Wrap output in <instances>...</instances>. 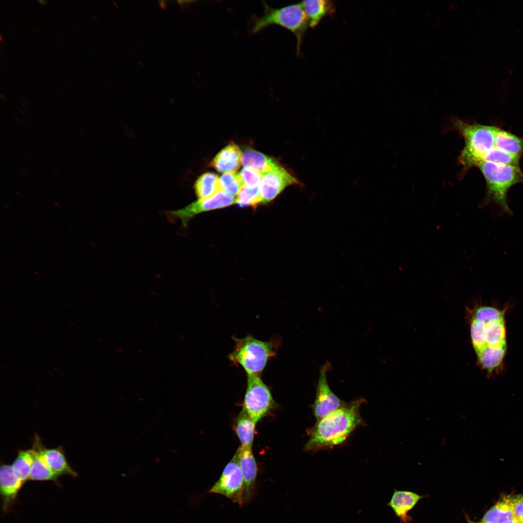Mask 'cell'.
Returning a JSON list of instances; mask_svg holds the SVG:
<instances>
[{"label":"cell","instance_id":"ba28073f","mask_svg":"<svg viewBox=\"0 0 523 523\" xmlns=\"http://www.w3.org/2000/svg\"><path fill=\"white\" fill-rule=\"evenodd\" d=\"M234 203L235 198L220 191L211 198L198 199L182 208L169 211L168 214L178 219L182 225L185 228L189 221L199 214L228 207Z\"/></svg>","mask_w":523,"mask_h":523},{"label":"cell","instance_id":"603a6c76","mask_svg":"<svg viewBox=\"0 0 523 523\" xmlns=\"http://www.w3.org/2000/svg\"><path fill=\"white\" fill-rule=\"evenodd\" d=\"M256 423L243 409L238 416L235 431L242 447L251 448L255 433Z\"/></svg>","mask_w":523,"mask_h":523},{"label":"cell","instance_id":"7402d4cb","mask_svg":"<svg viewBox=\"0 0 523 523\" xmlns=\"http://www.w3.org/2000/svg\"><path fill=\"white\" fill-rule=\"evenodd\" d=\"M194 188L199 199L211 198L221 191L220 178L213 172L205 173L197 179Z\"/></svg>","mask_w":523,"mask_h":523},{"label":"cell","instance_id":"5bb4252c","mask_svg":"<svg viewBox=\"0 0 523 523\" xmlns=\"http://www.w3.org/2000/svg\"><path fill=\"white\" fill-rule=\"evenodd\" d=\"M242 153L239 147L231 143L215 156L210 165L220 172H235L242 163Z\"/></svg>","mask_w":523,"mask_h":523},{"label":"cell","instance_id":"d6a6232c","mask_svg":"<svg viewBox=\"0 0 523 523\" xmlns=\"http://www.w3.org/2000/svg\"><path fill=\"white\" fill-rule=\"evenodd\" d=\"M38 2L40 4H43L44 5H46L47 3V1L46 0H38Z\"/></svg>","mask_w":523,"mask_h":523},{"label":"cell","instance_id":"d4e9b609","mask_svg":"<svg viewBox=\"0 0 523 523\" xmlns=\"http://www.w3.org/2000/svg\"><path fill=\"white\" fill-rule=\"evenodd\" d=\"M485 323L486 346H497L506 344L504 318Z\"/></svg>","mask_w":523,"mask_h":523},{"label":"cell","instance_id":"9a60e30c","mask_svg":"<svg viewBox=\"0 0 523 523\" xmlns=\"http://www.w3.org/2000/svg\"><path fill=\"white\" fill-rule=\"evenodd\" d=\"M423 497L416 493L407 491L395 490L387 505L394 510L396 515L404 523H409L411 519L408 513Z\"/></svg>","mask_w":523,"mask_h":523},{"label":"cell","instance_id":"83f0119b","mask_svg":"<svg viewBox=\"0 0 523 523\" xmlns=\"http://www.w3.org/2000/svg\"><path fill=\"white\" fill-rule=\"evenodd\" d=\"M485 324L483 322L472 319L470 335L473 346L476 354L486 346Z\"/></svg>","mask_w":523,"mask_h":523},{"label":"cell","instance_id":"52a82bcc","mask_svg":"<svg viewBox=\"0 0 523 523\" xmlns=\"http://www.w3.org/2000/svg\"><path fill=\"white\" fill-rule=\"evenodd\" d=\"M209 492L222 495L240 506L245 504L244 483L236 453Z\"/></svg>","mask_w":523,"mask_h":523},{"label":"cell","instance_id":"8fae6325","mask_svg":"<svg viewBox=\"0 0 523 523\" xmlns=\"http://www.w3.org/2000/svg\"><path fill=\"white\" fill-rule=\"evenodd\" d=\"M244 483L245 503L251 499L255 489L257 466L251 448L240 447L236 452Z\"/></svg>","mask_w":523,"mask_h":523},{"label":"cell","instance_id":"836d02e7","mask_svg":"<svg viewBox=\"0 0 523 523\" xmlns=\"http://www.w3.org/2000/svg\"><path fill=\"white\" fill-rule=\"evenodd\" d=\"M468 522H469V523H487V522H484V521H482L481 522H479V523H475L474 522L471 521L469 520H468Z\"/></svg>","mask_w":523,"mask_h":523},{"label":"cell","instance_id":"2e32d148","mask_svg":"<svg viewBox=\"0 0 523 523\" xmlns=\"http://www.w3.org/2000/svg\"><path fill=\"white\" fill-rule=\"evenodd\" d=\"M301 3L307 16L309 28H315L324 17L332 16L336 12L335 5L333 1L306 0Z\"/></svg>","mask_w":523,"mask_h":523},{"label":"cell","instance_id":"484cf974","mask_svg":"<svg viewBox=\"0 0 523 523\" xmlns=\"http://www.w3.org/2000/svg\"><path fill=\"white\" fill-rule=\"evenodd\" d=\"M221 191L231 197L237 196L244 186L239 174L235 172L224 173L220 178Z\"/></svg>","mask_w":523,"mask_h":523},{"label":"cell","instance_id":"3957f363","mask_svg":"<svg viewBox=\"0 0 523 523\" xmlns=\"http://www.w3.org/2000/svg\"><path fill=\"white\" fill-rule=\"evenodd\" d=\"M477 168L486 183V196L480 206L493 202L504 212L511 215L512 211L507 203V194L512 186L523 183V172L520 167L484 161Z\"/></svg>","mask_w":523,"mask_h":523},{"label":"cell","instance_id":"d6986e66","mask_svg":"<svg viewBox=\"0 0 523 523\" xmlns=\"http://www.w3.org/2000/svg\"><path fill=\"white\" fill-rule=\"evenodd\" d=\"M506 350V344L497 346H486L477 354L478 363L491 374L502 364Z\"/></svg>","mask_w":523,"mask_h":523},{"label":"cell","instance_id":"7a4b0ae2","mask_svg":"<svg viewBox=\"0 0 523 523\" xmlns=\"http://www.w3.org/2000/svg\"><path fill=\"white\" fill-rule=\"evenodd\" d=\"M453 125L464 141L458 159L462 167V171L465 173L473 167H477L484 162L488 153L496 147V126L468 123L458 118L453 120Z\"/></svg>","mask_w":523,"mask_h":523},{"label":"cell","instance_id":"4dcf8cb0","mask_svg":"<svg viewBox=\"0 0 523 523\" xmlns=\"http://www.w3.org/2000/svg\"><path fill=\"white\" fill-rule=\"evenodd\" d=\"M513 518L523 523V498L518 503L514 512Z\"/></svg>","mask_w":523,"mask_h":523},{"label":"cell","instance_id":"7c38bea8","mask_svg":"<svg viewBox=\"0 0 523 523\" xmlns=\"http://www.w3.org/2000/svg\"><path fill=\"white\" fill-rule=\"evenodd\" d=\"M23 483L14 475L11 465L3 464L0 468V490L2 508L7 511L15 501Z\"/></svg>","mask_w":523,"mask_h":523},{"label":"cell","instance_id":"4fadbf2b","mask_svg":"<svg viewBox=\"0 0 523 523\" xmlns=\"http://www.w3.org/2000/svg\"><path fill=\"white\" fill-rule=\"evenodd\" d=\"M523 498V493L503 496L484 515L482 521L489 523H501L513 518L518 503Z\"/></svg>","mask_w":523,"mask_h":523},{"label":"cell","instance_id":"e0dca14e","mask_svg":"<svg viewBox=\"0 0 523 523\" xmlns=\"http://www.w3.org/2000/svg\"><path fill=\"white\" fill-rule=\"evenodd\" d=\"M241 162L243 166L252 168L262 174L272 171L280 164L275 159L253 149L242 153Z\"/></svg>","mask_w":523,"mask_h":523},{"label":"cell","instance_id":"9c48e42d","mask_svg":"<svg viewBox=\"0 0 523 523\" xmlns=\"http://www.w3.org/2000/svg\"><path fill=\"white\" fill-rule=\"evenodd\" d=\"M330 364L325 362L321 368L315 400L312 406L313 414L319 420L341 407L345 403L330 389L326 374Z\"/></svg>","mask_w":523,"mask_h":523},{"label":"cell","instance_id":"1f68e13d","mask_svg":"<svg viewBox=\"0 0 523 523\" xmlns=\"http://www.w3.org/2000/svg\"><path fill=\"white\" fill-rule=\"evenodd\" d=\"M501 523H520L517 520L514 518L509 519L505 520Z\"/></svg>","mask_w":523,"mask_h":523},{"label":"cell","instance_id":"6da1fadb","mask_svg":"<svg viewBox=\"0 0 523 523\" xmlns=\"http://www.w3.org/2000/svg\"><path fill=\"white\" fill-rule=\"evenodd\" d=\"M364 399L345 403L341 407L317 420L307 430V451L316 452L332 448L343 443L357 428L364 426L360 408Z\"/></svg>","mask_w":523,"mask_h":523},{"label":"cell","instance_id":"ac0fdd59","mask_svg":"<svg viewBox=\"0 0 523 523\" xmlns=\"http://www.w3.org/2000/svg\"><path fill=\"white\" fill-rule=\"evenodd\" d=\"M32 449L35 458L32 462L29 480L56 481L60 475L53 471L46 464L41 452L42 445L39 441H35Z\"/></svg>","mask_w":523,"mask_h":523},{"label":"cell","instance_id":"8992f818","mask_svg":"<svg viewBox=\"0 0 523 523\" xmlns=\"http://www.w3.org/2000/svg\"><path fill=\"white\" fill-rule=\"evenodd\" d=\"M270 390L260 376H247L243 409L256 423L274 406Z\"/></svg>","mask_w":523,"mask_h":523},{"label":"cell","instance_id":"ffe728a7","mask_svg":"<svg viewBox=\"0 0 523 523\" xmlns=\"http://www.w3.org/2000/svg\"><path fill=\"white\" fill-rule=\"evenodd\" d=\"M494 142L496 148L506 152L519 157L523 154V138L497 127Z\"/></svg>","mask_w":523,"mask_h":523},{"label":"cell","instance_id":"f546056e","mask_svg":"<svg viewBox=\"0 0 523 523\" xmlns=\"http://www.w3.org/2000/svg\"><path fill=\"white\" fill-rule=\"evenodd\" d=\"M239 174L244 185L248 187L259 186L262 177V174L256 170L248 167L243 168Z\"/></svg>","mask_w":523,"mask_h":523},{"label":"cell","instance_id":"5b68a950","mask_svg":"<svg viewBox=\"0 0 523 523\" xmlns=\"http://www.w3.org/2000/svg\"><path fill=\"white\" fill-rule=\"evenodd\" d=\"M233 338L234 346L229 354L230 361L243 368L247 376H260L268 361L275 356L278 344L275 341L261 340L250 335Z\"/></svg>","mask_w":523,"mask_h":523},{"label":"cell","instance_id":"30bf717a","mask_svg":"<svg viewBox=\"0 0 523 523\" xmlns=\"http://www.w3.org/2000/svg\"><path fill=\"white\" fill-rule=\"evenodd\" d=\"M300 184L293 175L280 165L274 170L262 174L259 185L262 204L272 200L287 187Z\"/></svg>","mask_w":523,"mask_h":523},{"label":"cell","instance_id":"44dd1931","mask_svg":"<svg viewBox=\"0 0 523 523\" xmlns=\"http://www.w3.org/2000/svg\"><path fill=\"white\" fill-rule=\"evenodd\" d=\"M41 452L46 464L60 476L63 474L74 477L77 476V473L69 465L61 449L58 448L46 449L42 446Z\"/></svg>","mask_w":523,"mask_h":523},{"label":"cell","instance_id":"cb8c5ba5","mask_svg":"<svg viewBox=\"0 0 523 523\" xmlns=\"http://www.w3.org/2000/svg\"><path fill=\"white\" fill-rule=\"evenodd\" d=\"M35 456L33 449L21 450L11 465L15 476L24 483L29 479L31 467Z\"/></svg>","mask_w":523,"mask_h":523},{"label":"cell","instance_id":"277c9868","mask_svg":"<svg viewBox=\"0 0 523 523\" xmlns=\"http://www.w3.org/2000/svg\"><path fill=\"white\" fill-rule=\"evenodd\" d=\"M263 14L252 18L249 32L255 34L270 25H277L291 31L295 36L296 51L300 54L304 34L309 27L308 20L301 3L274 8L263 2Z\"/></svg>","mask_w":523,"mask_h":523},{"label":"cell","instance_id":"4316f807","mask_svg":"<svg viewBox=\"0 0 523 523\" xmlns=\"http://www.w3.org/2000/svg\"><path fill=\"white\" fill-rule=\"evenodd\" d=\"M235 203L240 207L251 206L256 208L262 204L259 186H244L235 198Z\"/></svg>","mask_w":523,"mask_h":523},{"label":"cell","instance_id":"f1b7e54d","mask_svg":"<svg viewBox=\"0 0 523 523\" xmlns=\"http://www.w3.org/2000/svg\"><path fill=\"white\" fill-rule=\"evenodd\" d=\"M505 310L490 306H480L474 310L472 319L485 323L504 318Z\"/></svg>","mask_w":523,"mask_h":523}]
</instances>
